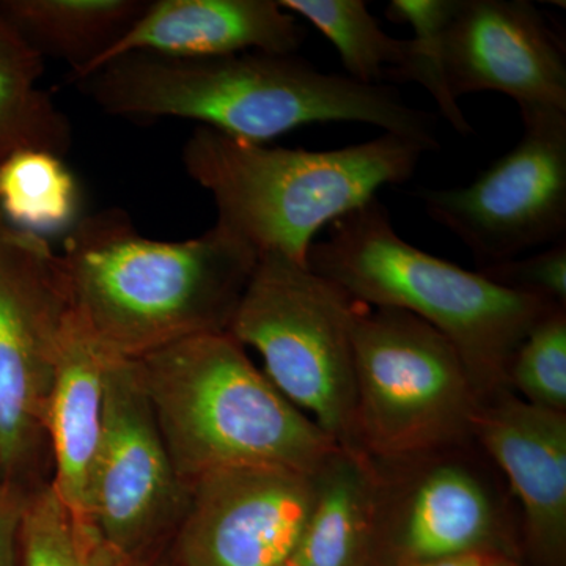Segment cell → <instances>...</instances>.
I'll return each instance as SVG.
<instances>
[{
  "instance_id": "1",
  "label": "cell",
  "mask_w": 566,
  "mask_h": 566,
  "mask_svg": "<svg viewBox=\"0 0 566 566\" xmlns=\"http://www.w3.org/2000/svg\"><path fill=\"white\" fill-rule=\"evenodd\" d=\"M76 84L114 117L182 118L255 144L312 123H365L416 142L433 129L431 114L406 104L392 85L323 73L296 54L133 52Z\"/></svg>"
},
{
  "instance_id": "2",
  "label": "cell",
  "mask_w": 566,
  "mask_h": 566,
  "mask_svg": "<svg viewBox=\"0 0 566 566\" xmlns=\"http://www.w3.org/2000/svg\"><path fill=\"white\" fill-rule=\"evenodd\" d=\"M61 256L73 314L107 352L136 360L229 333L260 255L219 223L192 240L158 241L107 208L71 227Z\"/></svg>"
},
{
  "instance_id": "3",
  "label": "cell",
  "mask_w": 566,
  "mask_h": 566,
  "mask_svg": "<svg viewBox=\"0 0 566 566\" xmlns=\"http://www.w3.org/2000/svg\"><path fill=\"white\" fill-rule=\"evenodd\" d=\"M307 268L371 307L419 316L450 342L480 400L509 392L517 346L556 305L505 289L406 243L378 199L342 216L314 241Z\"/></svg>"
},
{
  "instance_id": "4",
  "label": "cell",
  "mask_w": 566,
  "mask_h": 566,
  "mask_svg": "<svg viewBox=\"0 0 566 566\" xmlns=\"http://www.w3.org/2000/svg\"><path fill=\"white\" fill-rule=\"evenodd\" d=\"M422 145L385 133L338 150L268 147L197 126L182 147L186 172L211 193L219 226L259 255L307 266L315 234L415 175Z\"/></svg>"
},
{
  "instance_id": "5",
  "label": "cell",
  "mask_w": 566,
  "mask_h": 566,
  "mask_svg": "<svg viewBox=\"0 0 566 566\" xmlns=\"http://www.w3.org/2000/svg\"><path fill=\"white\" fill-rule=\"evenodd\" d=\"M178 475L274 465L315 475L340 449L286 400L229 333L205 334L136 359Z\"/></svg>"
},
{
  "instance_id": "6",
  "label": "cell",
  "mask_w": 566,
  "mask_h": 566,
  "mask_svg": "<svg viewBox=\"0 0 566 566\" xmlns=\"http://www.w3.org/2000/svg\"><path fill=\"white\" fill-rule=\"evenodd\" d=\"M359 301L279 252H264L229 334L263 357L264 375L349 455L365 458L356 423L353 318Z\"/></svg>"
},
{
  "instance_id": "7",
  "label": "cell",
  "mask_w": 566,
  "mask_h": 566,
  "mask_svg": "<svg viewBox=\"0 0 566 566\" xmlns=\"http://www.w3.org/2000/svg\"><path fill=\"white\" fill-rule=\"evenodd\" d=\"M356 423L371 460L474 444L480 400L455 346L419 316L357 303Z\"/></svg>"
},
{
  "instance_id": "8",
  "label": "cell",
  "mask_w": 566,
  "mask_h": 566,
  "mask_svg": "<svg viewBox=\"0 0 566 566\" xmlns=\"http://www.w3.org/2000/svg\"><path fill=\"white\" fill-rule=\"evenodd\" d=\"M71 300L61 253L0 214V475L50 485L48 408Z\"/></svg>"
},
{
  "instance_id": "9",
  "label": "cell",
  "mask_w": 566,
  "mask_h": 566,
  "mask_svg": "<svg viewBox=\"0 0 566 566\" xmlns=\"http://www.w3.org/2000/svg\"><path fill=\"white\" fill-rule=\"evenodd\" d=\"M474 444L375 464L374 551L397 566L465 554L499 556L510 501Z\"/></svg>"
},
{
  "instance_id": "10",
  "label": "cell",
  "mask_w": 566,
  "mask_h": 566,
  "mask_svg": "<svg viewBox=\"0 0 566 566\" xmlns=\"http://www.w3.org/2000/svg\"><path fill=\"white\" fill-rule=\"evenodd\" d=\"M520 112V142L474 182L416 192L480 270L566 237V111L524 104Z\"/></svg>"
},
{
  "instance_id": "11",
  "label": "cell",
  "mask_w": 566,
  "mask_h": 566,
  "mask_svg": "<svg viewBox=\"0 0 566 566\" xmlns=\"http://www.w3.org/2000/svg\"><path fill=\"white\" fill-rule=\"evenodd\" d=\"M189 493L164 442L136 360L112 357L93 474V523L129 565L151 566L166 556Z\"/></svg>"
},
{
  "instance_id": "12",
  "label": "cell",
  "mask_w": 566,
  "mask_h": 566,
  "mask_svg": "<svg viewBox=\"0 0 566 566\" xmlns=\"http://www.w3.org/2000/svg\"><path fill=\"white\" fill-rule=\"evenodd\" d=\"M315 504L314 475L240 465L196 480L167 549L177 566H282L293 560Z\"/></svg>"
},
{
  "instance_id": "13",
  "label": "cell",
  "mask_w": 566,
  "mask_h": 566,
  "mask_svg": "<svg viewBox=\"0 0 566 566\" xmlns=\"http://www.w3.org/2000/svg\"><path fill=\"white\" fill-rule=\"evenodd\" d=\"M453 98L499 92L566 111L565 44L527 0H458L442 40Z\"/></svg>"
},
{
  "instance_id": "14",
  "label": "cell",
  "mask_w": 566,
  "mask_h": 566,
  "mask_svg": "<svg viewBox=\"0 0 566 566\" xmlns=\"http://www.w3.org/2000/svg\"><path fill=\"white\" fill-rule=\"evenodd\" d=\"M474 439L520 502L527 542L539 556L558 560L566 542V412L509 390L482 401Z\"/></svg>"
},
{
  "instance_id": "15",
  "label": "cell",
  "mask_w": 566,
  "mask_h": 566,
  "mask_svg": "<svg viewBox=\"0 0 566 566\" xmlns=\"http://www.w3.org/2000/svg\"><path fill=\"white\" fill-rule=\"evenodd\" d=\"M304 40L303 25L274 0H155L81 77L133 52L185 57L296 54Z\"/></svg>"
},
{
  "instance_id": "16",
  "label": "cell",
  "mask_w": 566,
  "mask_h": 566,
  "mask_svg": "<svg viewBox=\"0 0 566 566\" xmlns=\"http://www.w3.org/2000/svg\"><path fill=\"white\" fill-rule=\"evenodd\" d=\"M114 356L71 312L48 408V436L51 485L63 504L81 516L91 517L93 474L103 436L104 386Z\"/></svg>"
},
{
  "instance_id": "17",
  "label": "cell",
  "mask_w": 566,
  "mask_h": 566,
  "mask_svg": "<svg viewBox=\"0 0 566 566\" xmlns=\"http://www.w3.org/2000/svg\"><path fill=\"white\" fill-rule=\"evenodd\" d=\"M314 482V509L293 560L300 566H367L374 551V460L335 450Z\"/></svg>"
},
{
  "instance_id": "18",
  "label": "cell",
  "mask_w": 566,
  "mask_h": 566,
  "mask_svg": "<svg viewBox=\"0 0 566 566\" xmlns=\"http://www.w3.org/2000/svg\"><path fill=\"white\" fill-rule=\"evenodd\" d=\"M147 0H0V13L41 57L69 63L71 81L92 69Z\"/></svg>"
},
{
  "instance_id": "19",
  "label": "cell",
  "mask_w": 566,
  "mask_h": 566,
  "mask_svg": "<svg viewBox=\"0 0 566 566\" xmlns=\"http://www.w3.org/2000/svg\"><path fill=\"white\" fill-rule=\"evenodd\" d=\"M43 73L44 59L0 13V164L22 150L69 155L70 120L39 87Z\"/></svg>"
},
{
  "instance_id": "20",
  "label": "cell",
  "mask_w": 566,
  "mask_h": 566,
  "mask_svg": "<svg viewBox=\"0 0 566 566\" xmlns=\"http://www.w3.org/2000/svg\"><path fill=\"white\" fill-rule=\"evenodd\" d=\"M289 13L304 18L334 44L348 77L379 85L400 81L408 65L409 40L387 35L364 0H281Z\"/></svg>"
},
{
  "instance_id": "21",
  "label": "cell",
  "mask_w": 566,
  "mask_h": 566,
  "mask_svg": "<svg viewBox=\"0 0 566 566\" xmlns=\"http://www.w3.org/2000/svg\"><path fill=\"white\" fill-rule=\"evenodd\" d=\"M81 192L61 156L22 150L0 164V214L18 229L44 237L80 219Z\"/></svg>"
},
{
  "instance_id": "22",
  "label": "cell",
  "mask_w": 566,
  "mask_h": 566,
  "mask_svg": "<svg viewBox=\"0 0 566 566\" xmlns=\"http://www.w3.org/2000/svg\"><path fill=\"white\" fill-rule=\"evenodd\" d=\"M21 566H132L87 516L76 515L50 485L29 495L22 516Z\"/></svg>"
},
{
  "instance_id": "23",
  "label": "cell",
  "mask_w": 566,
  "mask_h": 566,
  "mask_svg": "<svg viewBox=\"0 0 566 566\" xmlns=\"http://www.w3.org/2000/svg\"><path fill=\"white\" fill-rule=\"evenodd\" d=\"M457 6L458 0H392L387 17L415 31V39L409 40L408 65L398 82H416L427 88L455 132L469 136L474 128L450 92L442 57L444 31Z\"/></svg>"
},
{
  "instance_id": "24",
  "label": "cell",
  "mask_w": 566,
  "mask_h": 566,
  "mask_svg": "<svg viewBox=\"0 0 566 566\" xmlns=\"http://www.w3.org/2000/svg\"><path fill=\"white\" fill-rule=\"evenodd\" d=\"M509 386L527 403L566 412V308L549 312L517 346Z\"/></svg>"
},
{
  "instance_id": "25",
  "label": "cell",
  "mask_w": 566,
  "mask_h": 566,
  "mask_svg": "<svg viewBox=\"0 0 566 566\" xmlns=\"http://www.w3.org/2000/svg\"><path fill=\"white\" fill-rule=\"evenodd\" d=\"M479 271L497 285L566 308V240L527 259L517 256Z\"/></svg>"
},
{
  "instance_id": "26",
  "label": "cell",
  "mask_w": 566,
  "mask_h": 566,
  "mask_svg": "<svg viewBox=\"0 0 566 566\" xmlns=\"http://www.w3.org/2000/svg\"><path fill=\"white\" fill-rule=\"evenodd\" d=\"M28 491L0 483V566H21V527Z\"/></svg>"
},
{
  "instance_id": "27",
  "label": "cell",
  "mask_w": 566,
  "mask_h": 566,
  "mask_svg": "<svg viewBox=\"0 0 566 566\" xmlns=\"http://www.w3.org/2000/svg\"><path fill=\"white\" fill-rule=\"evenodd\" d=\"M494 557L497 556H490V554H465V556L441 558V560L427 562V564L416 566H488Z\"/></svg>"
},
{
  "instance_id": "28",
  "label": "cell",
  "mask_w": 566,
  "mask_h": 566,
  "mask_svg": "<svg viewBox=\"0 0 566 566\" xmlns=\"http://www.w3.org/2000/svg\"><path fill=\"white\" fill-rule=\"evenodd\" d=\"M488 566H512L509 564V562L504 560V558L501 557H494L493 560L488 564Z\"/></svg>"
},
{
  "instance_id": "29",
  "label": "cell",
  "mask_w": 566,
  "mask_h": 566,
  "mask_svg": "<svg viewBox=\"0 0 566 566\" xmlns=\"http://www.w3.org/2000/svg\"><path fill=\"white\" fill-rule=\"evenodd\" d=\"M151 566H177V565H174L172 562L167 560V558H161V560L156 562V564H153Z\"/></svg>"
},
{
  "instance_id": "30",
  "label": "cell",
  "mask_w": 566,
  "mask_h": 566,
  "mask_svg": "<svg viewBox=\"0 0 566 566\" xmlns=\"http://www.w3.org/2000/svg\"><path fill=\"white\" fill-rule=\"evenodd\" d=\"M282 566H300V565H297L296 562L292 560V562H289V564H285Z\"/></svg>"
},
{
  "instance_id": "31",
  "label": "cell",
  "mask_w": 566,
  "mask_h": 566,
  "mask_svg": "<svg viewBox=\"0 0 566 566\" xmlns=\"http://www.w3.org/2000/svg\"><path fill=\"white\" fill-rule=\"evenodd\" d=\"M0 483H2V475H0Z\"/></svg>"
}]
</instances>
